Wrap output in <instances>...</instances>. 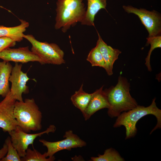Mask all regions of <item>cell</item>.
Wrapping results in <instances>:
<instances>
[{"instance_id":"277c9868","label":"cell","mask_w":161,"mask_h":161,"mask_svg":"<svg viewBox=\"0 0 161 161\" xmlns=\"http://www.w3.org/2000/svg\"><path fill=\"white\" fill-rule=\"evenodd\" d=\"M14 113L17 126L25 132L41 129L42 114L33 98H26L22 101L16 100Z\"/></svg>"},{"instance_id":"cb8c5ba5","label":"cell","mask_w":161,"mask_h":161,"mask_svg":"<svg viewBox=\"0 0 161 161\" xmlns=\"http://www.w3.org/2000/svg\"><path fill=\"white\" fill-rule=\"evenodd\" d=\"M7 151V146L4 143L2 148L0 149V161L6 155Z\"/></svg>"},{"instance_id":"e0dca14e","label":"cell","mask_w":161,"mask_h":161,"mask_svg":"<svg viewBox=\"0 0 161 161\" xmlns=\"http://www.w3.org/2000/svg\"><path fill=\"white\" fill-rule=\"evenodd\" d=\"M83 84L81 85L79 89L75 91L71 97V100L73 105L79 109L82 114L84 112L94 92L88 93L83 90Z\"/></svg>"},{"instance_id":"3957f363","label":"cell","mask_w":161,"mask_h":161,"mask_svg":"<svg viewBox=\"0 0 161 161\" xmlns=\"http://www.w3.org/2000/svg\"><path fill=\"white\" fill-rule=\"evenodd\" d=\"M83 0H58L55 28L65 32L83 19L86 9Z\"/></svg>"},{"instance_id":"5b68a950","label":"cell","mask_w":161,"mask_h":161,"mask_svg":"<svg viewBox=\"0 0 161 161\" xmlns=\"http://www.w3.org/2000/svg\"><path fill=\"white\" fill-rule=\"evenodd\" d=\"M31 44V51L41 59L43 64L59 65L64 64V53L56 44L40 41L32 35H23Z\"/></svg>"},{"instance_id":"30bf717a","label":"cell","mask_w":161,"mask_h":161,"mask_svg":"<svg viewBox=\"0 0 161 161\" xmlns=\"http://www.w3.org/2000/svg\"><path fill=\"white\" fill-rule=\"evenodd\" d=\"M16 101L10 92L0 102V128L4 132H9L18 125L14 113Z\"/></svg>"},{"instance_id":"9c48e42d","label":"cell","mask_w":161,"mask_h":161,"mask_svg":"<svg viewBox=\"0 0 161 161\" xmlns=\"http://www.w3.org/2000/svg\"><path fill=\"white\" fill-rule=\"evenodd\" d=\"M22 64L16 63L9 79L11 83L10 92L16 100L20 101H23L22 94H27L29 92L27 83L30 78L26 73L22 71Z\"/></svg>"},{"instance_id":"4fadbf2b","label":"cell","mask_w":161,"mask_h":161,"mask_svg":"<svg viewBox=\"0 0 161 161\" xmlns=\"http://www.w3.org/2000/svg\"><path fill=\"white\" fill-rule=\"evenodd\" d=\"M103 86L94 92L83 114L85 120H89L97 111L109 106L106 96L103 90Z\"/></svg>"},{"instance_id":"d6986e66","label":"cell","mask_w":161,"mask_h":161,"mask_svg":"<svg viewBox=\"0 0 161 161\" xmlns=\"http://www.w3.org/2000/svg\"><path fill=\"white\" fill-rule=\"evenodd\" d=\"M92 161H123L124 159L114 149L110 148L106 150L103 154H98L97 157H92Z\"/></svg>"},{"instance_id":"603a6c76","label":"cell","mask_w":161,"mask_h":161,"mask_svg":"<svg viewBox=\"0 0 161 161\" xmlns=\"http://www.w3.org/2000/svg\"><path fill=\"white\" fill-rule=\"evenodd\" d=\"M16 42L7 37H0V52L8 47H14Z\"/></svg>"},{"instance_id":"ba28073f","label":"cell","mask_w":161,"mask_h":161,"mask_svg":"<svg viewBox=\"0 0 161 161\" xmlns=\"http://www.w3.org/2000/svg\"><path fill=\"white\" fill-rule=\"evenodd\" d=\"M123 8L128 13H134L139 17L148 32V37L160 35L161 18L157 12L138 9L131 6H123Z\"/></svg>"},{"instance_id":"7a4b0ae2","label":"cell","mask_w":161,"mask_h":161,"mask_svg":"<svg viewBox=\"0 0 161 161\" xmlns=\"http://www.w3.org/2000/svg\"><path fill=\"white\" fill-rule=\"evenodd\" d=\"M156 98L153 100L148 106L137 105L129 111L122 112L117 118L113 127L117 128L124 126L126 130V139L134 137L136 135L137 129L136 125L138 121L142 117L147 115L152 114L156 118V125L151 131L150 134L158 128L161 127V110L157 106Z\"/></svg>"},{"instance_id":"44dd1931","label":"cell","mask_w":161,"mask_h":161,"mask_svg":"<svg viewBox=\"0 0 161 161\" xmlns=\"http://www.w3.org/2000/svg\"><path fill=\"white\" fill-rule=\"evenodd\" d=\"M147 42L146 45H151L150 49L148 53V55L145 59V65L147 66L148 71L151 72L152 70L150 65V56L152 52L155 48L161 47V35L148 37L147 38Z\"/></svg>"},{"instance_id":"8fae6325","label":"cell","mask_w":161,"mask_h":161,"mask_svg":"<svg viewBox=\"0 0 161 161\" xmlns=\"http://www.w3.org/2000/svg\"><path fill=\"white\" fill-rule=\"evenodd\" d=\"M0 59L6 61L15 63L24 64L29 62H37L43 64L39 57L29 50L28 46L17 48H6L0 52Z\"/></svg>"},{"instance_id":"8992f818","label":"cell","mask_w":161,"mask_h":161,"mask_svg":"<svg viewBox=\"0 0 161 161\" xmlns=\"http://www.w3.org/2000/svg\"><path fill=\"white\" fill-rule=\"evenodd\" d=\"M55 126L50 125L47 129L42 132L30 134L24 131L18 126L13 130L8 132L10 135L13 146L16 149L19 156L24 157L27 150L30 145H33L35 139L42 135L50 132H54L56 130Z\"/></svg>"},{"instance_id":"6da1fadb","label":"cell","mask_w":161,"mask_h":161,"mask_svg":"<svg viewBox=\"0 0 161 161\" xmlns=\"http://www.w3.org/2000/svg\"><path fill=\"white\" fill-rule=\"evenodd\" d=\"M130 87L126 78L120 75L115 86L103 90L109 105L107 113L110 117H117L122 112L138 105L130 93Z\"/></svg>"},{"instance_id":"ffe728a7","label":"cell","mask_w":161,"mask_h":161,"mask_svg":"<svg viewBox=\"0 0 161 161\" xmlns=\"http://www.w3.org/2000/svg\"><path fill=\"white\" fill-rule=\"evenodd\" d=\"M92 66H98L104 68L105 62L99 49L96 46L89 52L86 58Z\"/></svg>"},{"instance_id":"2e32d148","label":"cell","mask_w":161,"mask_h":161,"mask_svg":"<svg viewBox=\"0 0 161 161\" xmlns=\"http://www.w3.org/2000/svg\"><path fill=\"white\" fill-rule=\"evenodd\" d=\"M13 67L9 62H0V96L3 98L10 91L9 79Z\"/></svg>"},{"instance_id":"7c38bea8","label":"cell","mask_w":161,"mask_h":161,"mask_svg":"<svg viewBox=\"0 0 161 161\" xmlns=\"http://www.w3.org/2000/svg\"><path fill=\"white\" fill-rule=\"evenodd\" d=\"M98 38L96 46L101 53L104 59L105 66V69L109 76L113 74V65L115 61L118 58V57L121 52L117 49L113 48L108 45L103 40L99 33L97 32Z\"/></svg>"},{"instance_id":"ac0fdd59","label":"cell","mask_w":161,"mask_h":161,"mask_svg":"<svg viewBox=\"0 0 161 161\" xmlns=\"http://www.w3.org/2000/svg\"><path fill=\"white\" fill-rule=\"evenodd\" d=\"M55 159L54 156L47 157L46 152L42 154L34 148L32 150L28 148L25 156L21 158V161H53Z\"/></svg>"},{"instance_id":"5bb4252c","label":"cell","mask_w":161,"mask_h":161,"mask_svg":"<svg viewBox=\"0 0 161 161\" xmlns=\"http://www.w3.org/2000/svg\"><path fill=\"white\" fill-rule=\"evenodd\" d=\"M20 24L13 27H7L0 25V37L9 38L14 41L20 42L23 39V35L29 23L25 20L20 19Z\"/></svg>"},{"instance_id":"52a82bcc","label":"cell","mask_w":161,"mask_h":161,"mask_svg":"<svg viewBox=\"0 0 161 161\" xmlns=\"http://www.w3.org/2000/svg\"><path fill=\"white\" fill-rule=\"evenodd\" d=\"M63 137L65 138L63 140L54 142L48 141L44 139L39 140L43 145L47 148V151L46 152L47 157H52L56 153L61 150L71 151L72 148H81L86 145L85 141L74 134L71 130L66 131Z\"/></svg>"},{"instance_id":"7402d4cb","label":"cell","mask_w":161,"mask_h":161,"mask_svg":"<svg viewBox=\"0 0 161 161\" xmlns=\"http://www.w3.org/2000/svg\"><path fill=\"white\" fill-rule=\"evenodd\" d=\"M7 146V151L5 156L1 161H21L16 149L13 146L10 136H8L5 141Z\"/></svg>"},{"instance_id":"9a60e30c","label":"cell","mask_w":161,"mask_h":161,"mask_svg":"<svg viewBox=\"0 0 161 161\" xmlns=\"http://www.w3.org/2000/svg\"><path fill=\"white\" fill-rule=\"evenodd\" d=\"M87 8L83 19L81 22L82 24L95 26V16L101 9H105L106 6V0H86Z\"/></svg>"}]
</instances>
